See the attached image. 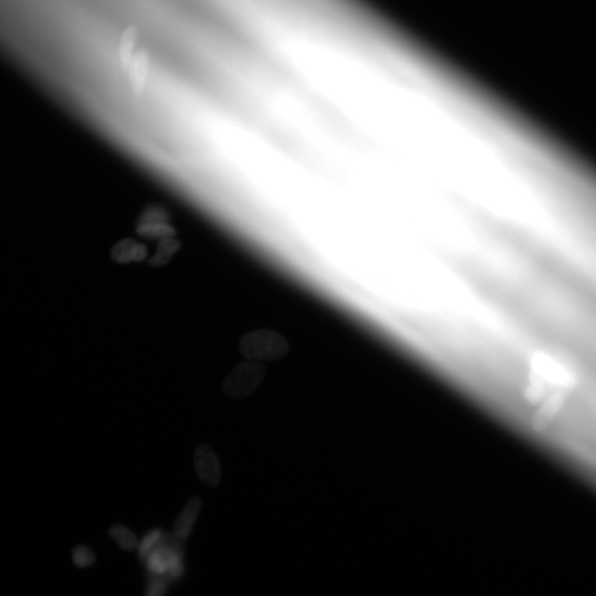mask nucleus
Masks as SVG:
<instances>
[{
    "label": "nucleus",
    "instance_id": "obj_1",
    "mask_svg": "<svg viewBox=\"0 0 596 596\" xmlns=\"http://www.w3.org/2000/svg\"><path fill=\"white\" fill-rule=\"evenodd\" d=\"M239 349L249 360L273 361L287 356L290 345L279 333L261 329L244 334L239 342Z\"/></svg>",
    "mask_w": 596,
    "mask_h": 596
},
{
    "label": "nucleus",
    "instance_id": "obj_2",
    "mask_svg": "<svg viewBox=\"0 0 596 596\" xmlns=\"http://www.w3.org/2000/svg\"><path fill=\"white\" fill-rule=\"evenodd\" d=\"M266 376L264 365L257 362H243L233 368L222 384V391L229 398H247L259 388Z\"/></svg>",
    "mask_w": 596,
    "mask_h": 596
},
{
    "label": "nucleus",
    "instance_id": "obj_3",
    "mask_svg": "<svg viewBox=\"0 0 596 596\" xmlns=\"http://www.w3.org/2000/svg\"><path fill=\"white\" fill-rule=\"evenodd\" d=\"M194 466L197 477L210 486H217L221 480V468L218 458L211 447L201 445L194 455Z\"/></svg>",
    "mask_w": 596,
    "mask_h": 596
},
{
    "label": "nucleus",
    "instance_id": "obj_4",
    "mask_svg": "<svg viewBox=\"0 0 596 596\" xmlns=\"http://www.w3.org/2000/svg\"><path fill=\"white\" fill-rule=\"evenodd\" d=\"M150 67V54L146 49L137 51L128 66V78L133 91L136 95H142L146 88Z\"/></svg>",
    "mask_w": 596,
    "mask_h": 596
},
{
    "label": "nucleus",
    "instance_id": "obj_5",
    "mask_svg": "<svg viewBox=\"0 0 596 596\" xmlns=\"http://www.w3.org/2000/svg\"><path fill=\"white\" fill-rule=\"evenodd\" d=\"M201 506V499L197 496H193L189 499L185 505L182 512L177 517L174 525V533L177 537L186 541L190 537L193 527L198 518Z\"/></svg>",
    "mask_w": 596,
    "mask_h": 596
},
{
    "label": "nucleus",
    "instance_id": "obj_6",
    "mask_svg": "<svg viewBox=\"0 0 596 596\" xmlns=\"http://www.w3.org/2000/svg\"><path fill=\"white\" fill-rule=\"evenodd\" d=\"M111 256L112 260L117 264L141 262L146 259L148 249L144 244L137 242L136 240L128 238L119 241L112 248Z\"/></svg>",
    "mask_w": 596,
    "mask_h": 596
},
{
    "label": "nucleus",
    "instance_id": "obj_7",
    "mask_svg": "<svg viewBox=\"0 0 596 596\" xmlns=\"http://www.w3.org/2000/svg\"><path fill=\"white\" fill-rule=\"evenodd\" d=\"M138 27L135 25L128 26L120 37L119 43V58L120 64L124 70L127 71L134 56V50L137 38H138Z\"/></svg>",
    "mask_w": 596,
    "mask_h": 596
},
{
    "label": "nucleus",
    "instance_id": "obj_8",
    "mask_svg": "<svg viewBox=\"0 0 596 596\" xmlns=\"http://www.w3.org/2000/svg\"><path fill=\"white\" fill-rule=\"evenodd\" d=\"M180 248V241L173 237L159 240L155 255L148 261L149 265L154 268L163 267L170 262Z\"/></svg>",
    "mask_w": 596,
    "mask_h": 596
},
{
    "label": "nucleus",
    "instance_id": "obj_9",
    "mask_svg": "<svg viewBox=\"0 0 596 596\" xmlns=\"http://www.w3.org/2000/svg\"><path fill=\"white\" fill-rule=\"evenodd\" d=\"M139 236L150 240H163L174 237L176 231L168 222H151L139 224L136 229Z\"/></svg>",
    "mask_w": 596,
    "mask_h": 596
},
{
    "label": "nucleus",
    "instance_id": "obj_10",
    "mask_svg": "<svg viewBox=\"0 0 596 596\" xmlns=\"http://www.w3.org/2000/svg\"><path fill=\"white\" fill-rule=\"evenodd\" d=\"M169 557L170 551L161 545H158L152 550L145 560L146 571L154 574H163L167 573L168 569Z\"/></svg>",
    "mask_w": 596,
    "mask_h": 596
},
{
    "label": "nucleus",
    "instance_id": "obj_11",
    "mask_svg": "<svg viewBox=\"0 0 596 596\" xmlns=\"http://www.w3.org/2000/svg\"><path fill=\"white\" fill-rule=\"evenodd\" d=\"M108 534L124 551H131L138 549L139 542L138 538L134 531L126 526L113 525L108 530Z\"/></svg>",
    "mask_w": 596,
    "mask_h": 596
},
{
    "label": "nucleus",
    "instance_id": "obj_12",
    "mask_svg": "<svg viewBox=\"0 0 596 596\" xmlns=\"http://www.w3.org/2000/svg\"><path fill=\"white\" fill-rule=\"evenodd\" d=\"M163 534L164 531L163 529H159V527L149 530L145 534L142 539L139 542L138 549H137L141 562L144 563L148 555L158 546Z\"/></svg>",
    "mask_w": 596,
    "mask_h": 596
},
{
    "label": "nucleus",
    "instance_id": "obj_13",
    "mask_svg": "<svg viewBox=\"0 0 596 596\" xmlns=\"http://www.w3.org/2000/svg\"><path fill=\"white\" fill-rule=\"evenodd\" d=\"M72 555H73L74 563L80 569H86V567L91 566L95 562V553L86 546L76 547L73 553H72Z\"/></svg>",
    "mask_w": 596,
    "mask_h": 596
},
{
    "label": "nucleus",
    "instance_id": "obj_14",
    "mask_svg": "<svg viewBox=\"0 0 596 596\" xmlns=\"http://www.w3.org/2000/svg\"><path fill=\"white\" fill-rule=\"evenodd\" d=\"M183 558L182 555L170 551L167 573L176 582L183 577L185 573Z\"/></svg>",
    "mask_w": 596,
    "mask_h": 596
}]
</instances>
